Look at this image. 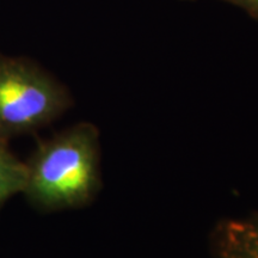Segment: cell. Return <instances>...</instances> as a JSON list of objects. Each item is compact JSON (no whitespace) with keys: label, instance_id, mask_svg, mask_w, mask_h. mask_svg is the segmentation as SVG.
Masks as SVG:
<instances>
[{"label":"cell","instance_id":"cell-1","mask_svg":"<svg viewBox=\"0 0 258 258\" xmlns=\"http://www.w3.org/2000/svg\"><path fill=\"white\" fill-rule=\"evenodd\" d=\"M99 186L98 133L78 124L38 148L28 165L24 192L47 209L85 205Z\"/></svg>","mask_w":258,"mask_h":258},{"label":"cell","instance_id":"cell-2","mask_svg":"<svg viewBox=\"0 0 258 258\" xmlns=\"http://www.w3.org/2000/svg\"><path fill=\"white\" fill-rule=\"evenodd\" d=\"M67 106L62 86L37 64L0 55V138L40 128Z\"/></svg>","mask_w":258,"mask_h":258},{"label":"cell","instance_id":"cell-3","mask_svg":"<svg viewBox=\"0 0 258 258\" xmlns=\"http://www.w3.org/2000/svg\"><path fill=\"white\" fill-rule=\"evenodd\" d=\"M213 246L220 258H258V218L220 222Z\"/></svg>","mask_w":258,"mask_h":258},{"label":"cell","instance_id":"cell-4","mask_svg":"<svg viewBox=\"0 0 258 258\" xmlns=\"http://www.w3.org/2000/svg\"><path fill=\"white\" fill-rule=\"evenodd\" d=\"M28 183V165L12 156L0 145V205L10 196L25 190Z\"/></svg>","mask_w":258,"mask_h":258},{"label":"cell","instance_id":"cell-5","mask_svg":"<svg viewBox=\"0 0 258 258\" xmlns=\"http://www.w3.org/2000/svg\"><path fill=\"white\" fill-rule=\"evenodd\" d=\"M233 2L247 9L249 11L253 12V14L258 15V0H233Z\"/></svg>","mask_w":258,"mask_h":258}]
</instances>
